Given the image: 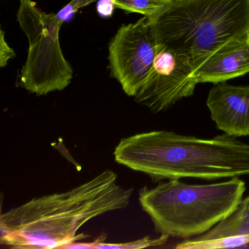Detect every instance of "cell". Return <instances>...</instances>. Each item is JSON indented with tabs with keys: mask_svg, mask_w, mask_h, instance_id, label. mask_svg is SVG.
Segmentation results:
<instances>
[{
	"mask_svg": "<svg viewBox=\"0 0 249 249\" xmlns=\"http://www.w3.org/2000/svg\"><path fill=\"white\" fill-rule=\"evenodd\" d=\"M116 5L113 0H98L97 3V14L104 18H111L114 13Z\"/></svg>",
	"mask_w": 249,
	"mask_h": 249,
	"instance_id": "obj_15",
	"label": "cell"
},
{
	"mask_svg": "<svg viewBox=\"0 0 249 249\" xmlns=\"http://www.w3.org/2000/svg\"><path fill=\"white\" fill-rule=\"evenodd\" d=\"M17 21L29 41L19 85L37 95L66 89L72 81L73 71L59 42L63 21L56 14L42 11L33 0H19Z\"/></svg>",
	"mask_w": 249,
	"mask_h": 249,
	"instance_id": "obj_5",
	"label": "cell"
},
{
	"mask_svg": "<svg viewBox=\"0 0 249 249\" xmlns=\"http://www.w3.org/2000/svg\"><path fill=\"white\" fill-rule=\"evenodd\" d=\"M110 74L126 95L135 97L144 85L158 52L149 21L142 17L122 25L109 43Z\"/></svg>",
	"mask_w": 249,
	"mask_h": 249,
	"instance_id": "obj_6",
	"label": "cell"
},
{
	"mask_svg": "<svg viewBox=\"0 0 249 249\" xmlns=\"http://www.w3.org/2000/svg\"><path fill=\"white\" fill-rule=\"evenodd\" d=\"M115 160L156 180H218L249 175V144L224 135L200 138L151 131L121 140Z\"/></svg>",
	"mask_w": 249,
	"mask_h": 249,
	"instance_id": "obj_2",
	"label": "cell"
},
{
	"mask_svg": "<svg viewBox=\"0 0 249 249\" xmlns=\"http://www.w3.org/2000/svg\"><path fill=\"white\" fill-rule=\"evenodd\" d=\"M16 53L14 49L7 43L5 39V33L1 29L0 34V68H5L8 65V62L15 57Z\"/></svg>",
	"mask_w": 249,
	"mask_h": 249,
	"instance_id": "obj_14",
	"label": "cell"
},
{
	"mask_svg": "<svg viewBox=\"0 0 249 249\" xmlns=\"http://www.w3.org/2000/svg\"><path fill=\"white\" fill-rule=\"evenodd\" d=\"M206 106L216 127L230 136H249V87L214 84Z\"/></svg>",
	"mask_w": 249,
	"mask_h": 249,
	"instance_id": "obj_8",
	"label": "cell"
},
{
	"mask_svg": "<svg viewBox=\"0 0 249 249\" xmlns=\"http://www.w3.org/2000/svg\"><path fill=\"white\" fill-rule=\"evenodd\" d=\"M118 176L106 170L62 193L34 198L0 217L1 243L16 249L65 248L84 234L90 220L129 205L132 189L117 184Z\"/></svg>",
	"mask_w": 249,
	"mask_h": 249,
	"instance_id": "obj_1",
	"label": "cell"
},
{
	"mask_svg": "<svg viewBox=\"0 0 249 249\" xmlns=\"http://www.w3.org/2000/svg\"><path fill=\"white\" fill-rule=\"evenodd\" d=\"M246 189L239 177L211 184H189L176 179L144 187L139 201L160 234L189 238L205 234L230 215Z\"/></svg>",
	"mask_w": 249,
	"mask_h": 249,
	"instance_id": "obj_4",
	"label": "cell"
},
{
	"mask_svg": "<svg viewBox=\"0 0 249 249\" xmlns=\"http://www.w3.org/2000/svg\"><path fill=\"white\" fill-rule=\"evenodd\" d=\"M97 1L98 0H71L68 5H65L58 14H56V15L63 22L70 21L80 9Z\"/></svg>",
	"mask_w": 249,
	"mask_h": 249,
	"instance_id": "obj_13",
	"label": "cell"
},
{
	"mask_svg": "<svg viewBox=\"0 0 249 249\" xmlns=\"http://www.w3.org/2000/svg\"><path fill=\"white\" fill-rule=\"evenodd\" d=\"M116 7L126 12L141 14L152 20L162 12L171 0H113Z\"/></svg>",
	"mask_w": 249,
	"mask_h": 249,
	"instance_id": "obj_11",
	"label": "cell"
},
{
	"mask_svg": "<svg viewBox=\"0 0 249 249\" xmlns=\"http://www.w3.org/2000/svg\"><path fill=\"white\" fill-rule=\"evenodd\" d=\"M168 236L161 234L158 238L151 239L149 237H143L141 240L129 242L125 243H106L103 242V238L97 239L92 243H89V249H143V248L151 247V246H160L164 244L168 240Z\"/></svg>",
	"mask_w": 249,
	"mask_h": 249,
	"instance_id": "obj_12",
	"label": "cell"
},
{
	"mask_svg": "<svg viewBox=\"0 0 249 249\" xmlns=\"http://www.w3.org/2000/svg\"><path fill=\"white\" fill-rule=\"evenodd\" d=\"M249 235V196L243 198L235 209L197 240H211Z\"/></svg>",
	"mask_w": 249,
	"mask_h": 249,
	"instance_id": "obj_10",
	"label": "cell"
},
{
	"mask_svg": "<svg viewBox=\"0 0 249 249\" xmlns=\"http://www.w3.org/2000/svg\"><path fill=\"white\" fill-rule=\"evenodd\" d=\"M249 73V40L228 43L213 53L195 72L199 84L227 82Z\"/></svg>",
	"mask_w": 249,
	"mask_h": 249,
	"instance_id": "obj_9",
	"label": "cell"
},
{
	"mask_svg": "<svg viewBox=\"0 0 249 249\" xmlns=\"http://www.w3.org/2000/svg\"><path fill=\"white\" fill-rule=\"evenodd\" d=\"M197 84L195 70L189 59L158 45L151 72L134 97L137 103L158 113L193 95Z\"/></svg>",
	"mask_w": 249,
	"mask_h": 249,
	"instance_id": "obj_7",
	"label": "cell"
},
{
	"mask_svg": "<svg viewBox=\"0 0 249 249\" xmlns=\"http://www.w3.org/2000/svg\"><path fill=\"white\" fill-rule=\"evenodd\" d=\"M148 21L157 45L184 55L196 72L223 46L249 40V0H171Z\"/></svg>",
	"mask_w": 249,
	"mask_h": 249,
	"instance_id": "obj_3",
	"label": "cell"
}]
</instances>
